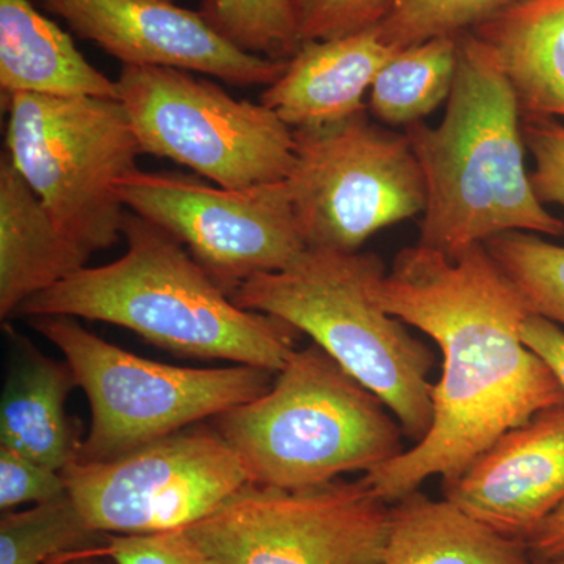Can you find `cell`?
Listing matches in <instances>:
<instances>
[{
  "instance_id": "obj_1",
  "label": "cell",
  "mask_w": 564,
  "mask_h": 564,
  "mask_svg": "<svg viewBox=\"0 0 564 564\" xmlns=\"http://www.w3.org/2000/svg\"><path fill=\"white\" fill-rule=\"evenodd\" d=\"M373 295L386 313L432 337L443 355L429 433L362 475L386 503L432 477L456 480L505 433L564 404L554 373L522 343L529 311L485 243L455 259L421 245L403 248Z\"/></svg>"
},
{
  "instance_id": "obj_2",
  "label": "cell",
  "mask_w": 564,
  "mask_h": 564,
  "mask_svg": "<svg viewBox=\"0 0 564 564\" xmlns=\"http://www.w3.org/2000/svg\"><path fill=\"white\" fill-rule=\"evenodd\" d=\"M126 252L84 267L32 296L17 315H66L110 323L187 358L221 359L278 373L296 350L299 329L243 310L172 234L128 210Z\"/></svg>"
},
{
  "instance_id": "obj_3",
  "label": "cell",
  "mask_w": 564,
  "mask_h": 564,
  "mask_svg": "<svg viewBox=\"0 0 564 564\" xmlns=\"http://www.w3.org/2000/svg\"><path fill=\"white\" fill-rule=\"evenodd\" d=\"M426 187L423 248L455 259L499 234L564 236L525 169L522 110L513 85L473 33L458 35V68L443 121L404 128Z\"/></svg>"
},
{
  "instance_id": "obj_4",
  "label": "cell",
  "mask_w": 564,
  "mask_h": 564,
  "mask_svg": "<svg viewBox=\"0 0 564 564\" xmlns=\"http://www.w3.org/2000/svg\"><path fill=\"white\" fill-rule=\"evenodd\" d=\"M250 484L282 489L332 484L402 455L403 429L366 386L317 344L292 352L272 388L212 419Z\"/></svg>"
},
{
  "instance_id": "obj_5",
  "label": "cell",
  "mask_w": 564,
  "mask_h": 564,
  "mask_svg": "<svg viewBox=\"0 0 564 564\" xmlns=\"http://www.w3.org/2000/svg\"><path fill=\"white\" fill-rule=\"evenodd\" d=\"M386 273L375 252L307 248L288 269L245 282L231 299L307 334L391 410L415 444L433 422L429 378L436 355L375 299V282Z\"/></svg>"
},
{
  "instance_id": "obj_6",
  "label": "cell",
  "mask_w": 564,
  "mask_h": 564,
  "mask_svg": "<svg viewBox=\"0 0 564 564\" xmlns=\"http://www.w3.org/2000/svg\"><path fill=\"white\" fill-rule=\"evenodd\" d=\"M31 325L61 350L90 404L80 463L113 459L217 417L261 397L276 377L245 364L206 369L151 361L106 343L66 315H39Z\"/></svg>"
},
{
  "instance_id": "obj_7",
  "label": "cell",
  "mask_w": 564,
  "mask_h": 564,
  "mask_svg": "<svg viewBox=\"0 0 564 564\" xmlns=\"http://www.w3.org/2000/svg\"><path fill=\"white\" fill-rule=\"evenodd\" d=\"M2 107L6 151L58 229L88 254L113 247L128 214L115 184L141 155L124 104L17 93Z\"/></svg>"
},
{
  "instance_id": "obj_8",
  "label": "cell",
  "mask_w": 564,
  "mask_h": 564,
  "mask_svg": "<svg viewBox=\"0 0 564 564\" xmlns=\"http://www.w3.org/2000/svg\"><path fill=\"white\" fill-rule=\"evenodd\" d=\"M191 70L121 68L124 104L141 154L170 159L218 187L281 182L295 165L293 129L263 104L243 101Z\"/></svg>"
},
{
  "instance_id": "obj_9",
  "label": "cell",
  "mask_w": 564,
  "mask_h": 564,
  "mask_svg": "<svg viewBox=\"0 0 564 564\" xmlns=\"http://www.w3.org/2000/svg\"><path fill=\"white\" fill-rule=\"evenodd\" d=\"M285 180L307 248L352 252L381 229L423 214L425 180L406 133L364 110L321 128L293 129Z\"/></svg>"
},
{
  "instance_id": "obj_10",
  "label": "cell",
  "mask_w": 564,
  "mask_h": 564,
  "mask_svg": "<svg viewBox=\"0 0 564 564\" xmlns=\"http://www.w3.org/2000/svg\"><path fill=\"white\" fill-rule=\"evenodd\" d=\"M389 510L362 478L300 489L248 484L184 532L218 564H380Z\"/></svg>"
},
{
  "instance_id": "obj_11",
  "label": "cell",
  "mask_w": 564,
  "mask_h": 564,
  "mask_svg": "<svg viewBox=\"0 0 564 564\" xmlns=\"http://www.w3.org/2000/svg\"><path fill=\"white\" fill-rule=\"evenodd\" d=\"M115 191L126 209L180 240L229 296L259 274L288 269L307 250L285 181L225 188L181 173L135 170Z\"/></svg>"
},
{
  "instance_id": "obj_12",
  "label": "cell",
  "mask_w": 564,
  "mask_h": 564,
  "mask_svg": "<svg viewBox=\"0 0 564 564\" xmlns=\"http://www.w3.org/2000/svg\"><path fill=\"white\" fill-rule=\"evenodd\" d=\"M63 475L87 524L104 534L185 530L250 484L220 434L195 425L113 459L70 464Z\"/></svg>"
},
{
  "instance_id": "obj_13",
  "label": "cell",
  "mask_w": 564,
  "mask_h": 564,
  "mask_svg": "<svg viewBox=\"0 0 564 564\" xmlns=\"http://www.w3.org/2000/svg\"><path fill=\"white\" fill-rule=\"evenodd\" d=\"M82 40L131 66L209 74L232 87H269L288 61L237 50L199 11L176 0H36Z\"/></svg>"
},
{
  "instance_id": "obj_14",
  "label": "cell",
  "mask_w": 564,
  "mask_h": 564,
  "mask_svg": "<svg viewBox=\"0 0 564 564\" xmlns=\"http://www.w3.org/2000/svg\"><path fill=\"white\" fill-rule=\"evenodd\" d=\"M443 494L494 532L529 540L564 503V404L505 433Z\"/></svg>"
},
{
  "instance_id": "obj_15",
  "label": "cell",
  "mask_w": 564,
  "mask_h": 564,
  "mask_svg": "<svg viewBox=\"0 0 564 564\" xmlns=\"http://www.w3.org/2000/svg\"><path fill=\"white\" fill-rule=\"evenodd\" d=\"M399 50L377 28L334 40L304 41L280 79L265 87L261 104L289 128H321L369 109L364 96Z\"/></svg>"
},
{
  "instance_id": "obj_16",
  "label": "cell",
  "mask_w": 564,
  "mask_h": 564,
  "mask_svg": "<svg viewBox=\"0 0 564 564\" xmlns=\"http://www.w3.org/2000/svg\"><path fill=\"white\" fill-rule=\"evenodd\" d=\"M6 150L0 155V317L88 265Z\"/></svg>"
},
{
  "instance_id": "obj_17",
  "label": "cell",
  "mask_w": 564,
  "mask_h": 564,
  "mask_svg": "<svg viewBox=\"0 0 564 564\" xmlns=\"http://www.w3.org/2000/svg\"><path fill=\"white\" fill-rule=\"evenodd\" d=\"M0 91L2 104L17 93L120 99L117 82L31 0H0Z\"/></svg>"
},
{
  "instance_id": "obj_18",
  "label": "cell",
  "mask_w": 564,
  "mask_h": 564,
  "mask_svg": "<svg viewBox=\"0 0 564 564\" xmlns=\"http://www.w3.org/2000/svg\"><path fill=\"white\" fill-rule=\"evenodd\" d=\"M470 33L513 85L522 117L564 118V0H521Z\"/></svg>"
},
{
  "instance_id": "obj_19",
  "label": "cell",
  "mask_w": 564,
  "mask_h": 564,
  "mask_svg": "<svg viewBox=\"0 0 564 564\" xmlns=\"http://www.w3.org/2000/svg\"><path fill=\"white\" fill-rule=\"evenodd\" d=\"M77 388L68 362L28 345L6 378L0 399V447L51 469H68L79 459V430L66 414Z\"/></svg>"
},
{
  "instance_id": "obj_20",
  "label": "cell",
  "mask_w": 564,
  "mask_h": 564,
  "mask_svg": "<svg viewBox=\"0 0 564 564\" xmlns=\"http://www.w3.org/2000/svg\"><path fill=\"white\" fill-rule=\"evenodd\" d=\"M380 564H534L525 541L494 532L421 489L391 505Z\"/></svg>"
},
{
  "instance_id": "obj_21",
  "label": "cell",
  "mask_w": 564,
  "mask_h": 564,
  "mask_svg": "<svg viewBox=\"0 0 564 564\" xmlns=\"http://www.w3.org/2000/svg\"><path fill=\"white\" fill-rule=\"evenodd\" d=\"M458 68V36L404 47L386 63L370 88L369 110L388 126L422 121L451 96Z\"/></svg>"
},
{
  "instance_id": "obj_22",
  "label": "cell",
  "mask_w": 564,
  "mask_h": 564,
  "mask_svg": "<svg viewBox=\"0 0 564 564\" xmlns=\"http://www.w3.org/2000/svg\"><path fill=\"white\" fill-rule=\"evenodd\" d=\"M107 536L93 530L65 494L0 519V564H46L51 560L95 551Z\"/></svg>"
},
{
  "instance_id": "obj_23",
  "label": "cell",
  "mask_w": 564,
  "mask_h": 564,
  "mask_svg": "<svg viewBox=\"0 0 564 564\" xmlns=\"http://www.w3.org/2000/svg\"><path fill=\"white\" fill-rule=\"evenodd\" d=\"M529 314L564 326V247L540 234L510 231L485 243Z\"/></svg>"
},
{
  "instance_id": "obj_24",
  "label": "cell",
  "mask_w": 564,
  "mask_h": 564,
  "mask_svg": "<svg viewBox=\"0 0 564 564\" xmlns=\"http://www.w3.org/2000/svg\"><path fill=\"white\" fill-rule=\"evenodd\" d=\"M199 14L237 50L291 61L302 46L295 0H202Z\"/></svg>"
},
{
  "instance_id": "obj_25",
  "label": "cell",
  "mask_w": 564,
  "mask_h": 564,
  "mask_svg": "<svg viewBox=\"0 0 564 564\" xmlns=\"http://www.w3.org/2000/svg\"><path fill=\"white\" fill-rule=\"evenodd\" d=\"M518 2L521 0H399L377 32L384 44L400 51L437 36L470 32Z\"/></svg>"
},
{
  "instance_id": "obj_26",
  "label": "cell",
  "mask_w": 564,
  "mask_h": 564,
  "mask_svg": "<svg viewBox=\"0 0 564 564\" xmlns=\"http://www.w3.org/2000/svg\"><path fill=\"white\" fill-rule=\"evenodd\" d=\"M399 0H295L300 39L334 40L377 28Z\"/></svg>"
},
{
  "instance_id": "obj_27",
  "label": "cell",
  "mask_w": 564,
  "mask_h": 564,
  "mask_svg": "<svg viewBox=\"0 0 564 564\" xmlns=\"http://www.w3.org/2000/svg\"><path fill=\"white\" fill-rule=\"evenodd\" d=\"M522 133L534 159V195L544 206L564 210V126L552 117H522Z\"/></svg>"
},
{
  "instance_id": "obj_28",
  "label": "cell",
  "mask_w": 564,
  "mask_h": 564,
  "mask_svg": "<svg viewBox=\"0 0 564 564\" xmlns=\"http://www.w3.org/2000/svg\"><path fill=\"white\" fill-rule=\"evenodd\" d=\"M117 564H218L184 530L155 534H109L98 549Z\"/></svg>"
},
{
  "instance_id": "obj_29",
  "label": "cell",
  "mask_w": 564,
  "mask_h": 564,
  "mask_svg": "<svg viewBox=\"0 0 564 564\" xmlns=\"http://www.w3.org/2000/svg\"><path fill=\"white\" fill-rule=\"evenodd\" d=\"M68 494L65 475L0 447V510L3 513L21 505H39Z\"/></svg>"
},
{
  "instance_id": "obj_30",
  "label": "cell",
  "mask_w": 564,
  "mask_h": 564,
  "mask_svg": "<svg viewBox=\"0 0 564 564\" xmlns=\"http://www.w3.org/2000/svg\"><path fill=\"white\" fill-rule=\"evenodd\" d=\"M521 339L551 369L564 392V332L556 323L529 314L521 325Z\"/></svg>"
},
{
  "instance_id": "obj_31",
  "label": "cell",
  "mask_w": 564,
  "mask_h": 564,
  "mask_svg": "<svg viewBox=\"0 0 564 564\" xmlns=\"http://www.w3.org/2000/svg\"><path fill=\"white\" fill-rule=\"evenodd\" d=\"M525 543L534 564H549L564 558V503L534 530Z\"/></svg>"
},
{
  "instance_id": "obj_32",
  "label": "cell",
  "mask_w": 564,
  "mask_h": 564,
  "mask_svg": "<svg viewBox=\"0 0 564 564\" xmlns=\"http://www.w3.org/2000/svg\"><path fill=\"white\" fill-rule=\"evenodd\" d=\"M46 564H117L109 556L102 555L98 549L95 551L79 552V554H68L51 560Z\"/></svg>"
},
{
  "instance_id": "obj_33",
  "label": "cell",
  "mask_w": 564,
  "mask_h": 564,
  "mask_svg": "<svg viewBox=\"0 0 564 564\" xmlns=\"http://www.w3.org/2000/svg\"><path fill=\"white\" fill-rule=\"evenodd\" d=\"M549 564H564V558H562V560H558V562H554V563H549Z\"/></svg>"
}]
</instances>
